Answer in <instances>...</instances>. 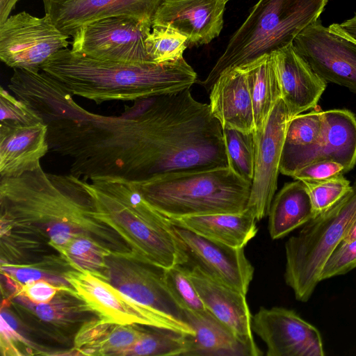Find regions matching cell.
<instances>
[{"mask_svg": "<svg viewBox=\"0 0 356 356\" xmlns=\"http://www.w3.org/2000/svg\"><path fill=\"white\" fill-rule=\"evenodd\" d=\"M130 180L228 167L220 122L190 89L138 99Z\"/></svg>", "mask_w": 356, "mask_h": 356, "instance_id": "obj_1", "label": "cell"}, {"mask_svg": "<svg viewBox=\"0 0 356 356\" xmlns=\"http://www.w3.org/2000/svg\"><path fill=\"white\" fill-rule=\"evenodd\" d=\"M1 226L47 242L54 250L85 236L114 253L131 252L122 237L97 218L83 179L47 173L41 166L0 177Z\"/></svg>", "mask_w": 356, "mask_h": 356, "instance_id": "obj_2", "label": "cell"}, {"mask_svg": "<svg viewBox=\"0 0 356 356\" xmlns=\"http://www.w3.org/2000/svg\"><path fill=\"white\" fill-rule=\"evenodd\" d=\"M40 70L73 95L95 102L136 101L190 89L197 74L184 58L165 62L127 63L86 57L63 49Z\"/></svg>", "mask_w": 356, "mask_h": 356, "instance_id": "obj_3", "label": "cell"}, {"mask_svg": "<svg viewBox=\"0 0 356 356\" xmlns=\"http://www.w3.org/2000/svg\"><path fill=\"white\" fill-rule=\"evenodd\" d=\"M83 179L97 218L115 229L136 257L162 269L190 261L170 219L153 207L134 181L118 177Z\"/></svg>", "mask_w": 356, "mask_h": 356, "instance_id": "obj_4", "label": "cell"}, {"mask_svg": "<svg viewBox=\"0 0 356 356\" xmlns=\"http://www.w3.org/2000/svg\"><path fill=\"white\" fill-rule=\"evenodd\" d=\"M134 182L143 197L170 219L241 212L247 208L252 187L251 182L229 166L169 173Z\"/></svg>", "mask_w": 356, "mask_h": 356, "instance_id": "obj_5", "label": "cell"}, {"mask_svg": "<svg viewBox=\"0 0 356 356\" xmlns=\"http://www.w3.org/2000/svg\"><path fill=\"white\" fill-rule=\"evenodd\" d=\"M328 1L259 0L202 85L210 91L223 72L292 44L301 31L319 19Z\"/></svg>", "mask_w": 356, "mask_h": 356, "instance_id": "obj_6", "label": "cell"}, {"mask_svg": "<svg viewBox=\"0 0 356 356\" xmlns=\"http://www.w3.org/2000/svg\"><path fill=\"white\" fill-rule=\"evenodd\" d=\"M356 219V179L337 204L306 223L285 243L284 280L295 298L307 302L320 281L321 270Z\"/></svg>", "mask_w": 356, "mask_h": 356, "instance_id": "obj_7", "label": "cell"}, {"mask_svg": "<svg viewBox=\"0 0 356 356\" xmlns=\"http://www.w3.org/2000/svg\"><path fill=\"white\" fill-rule=\"evenodd\" d=\"M106 265L104 280L132 299L175 322L186 334L194 335L184 310L167 285L163 269L143 261L132 252H112L106 257Z\"/></svg>", "mask_w": 356, "mask_h": 356, "instance_id": "obj_8", "label": "cell"}, {"mask_svg": "<svg viewBox=\"0 0 356 356\" xmlns=\"http://www.w3.org/2000/svg\"><path fill=\"white\" fill-rule=\"evenodd\" d=\"M70 36L51 18L22 11L0 24V59L13 69L40 71L50 57L69 45Z\"/></svg>", "mask_w": 356, "mask_h": 356, "instance_id": "obj_9", "label": "cell"}, {"mask_svg": "<svg viewBox=\"0 0 356 356\" xmlns=\"http://www.w3.org/2000/svg\"><path fill=\"white\" fill-rule=\"evenodd\" d=\"M152 26V22L126 16L97 20L75 33L71 50L97 60L127 63L152 62L145 49V39Z\"/></svg>", "mask_w": 356, "mask_h": 356, "instance_id": "obj_10", "label": "cell"}, {"mask_svg": "<svg viewBox=\"0 0 356 356\" xmlns=\"http://www.w3.org/2000/svg\"><path fill=\"white\" fill-rule=\"evenodd\" d=\"M67 279L79 296L102 320L120 325L163 327L186 334L170 319L88 270L73 269L67 273Z\"/></svg>", "mask_w": 356, "mask_h": 356, "instance_id": "obj_11", "label": "cell"}, {"mask_svg": "<svg viewBox=\"0 0 356 356\" xmlns=\"http://www.w3.org/2000/svg\"><path fill=\"white\" fill-rule=\"evenodd\" d=\"M293 44L327 83L356 94V42L325 27L318 19L301 31Z\"/></svg>", "mask_w": 356, "mask_h": 356, "instance_id": "obj_12", "label": "cell"}, {"mask_svg": "<svg viewBox=\"0 0 356 356\" xmlns=\"http://www.w3.org/2000/svg\"><path fill=\"white\" fill-rule=\"evenodd\" d=\"M289 120L284 102L280 98L268 120L255 134V165L247 209L257 221L268 215L277 186L280 164L286 126Z\"/></svg>", "mask_w": 356, "mask_h": 356, "instance_id": "obj_13", "label": "cell"}, {"mask_svg": "<svg viewBox=\"0 0 356 356\" xmlns=\"http://www.w3.org/2000/svg\"><path fill=\"white\" fill-rule=\"evenodd\" d=\"M252 330L266 343L267 356H324L319 330L295 311L261 307L252 317Z\"/></svg>", "mask_w": 356, "mask_h": 356, "instance_id": "obj_14", "label": "cell"}, {"mask_svg": "<svg viewBox=\"0 0 356 356\" xmlns=\"http://www.w3.org/2000/svg\"><path fill=\"white\" fill-rule=\"evenodd\" d=\"M162 0H42L45 14L63 33L73 36L83 26L126 16L152 23Z\"/></svg>", "mask_w": 356, "mask_h": 356, "instance_id": "obj_15", "label": "cell"}, {"mask_svg": "<svg viewBox=\"0 0 356 356\" xmlns=\"http://www.w3.org/2000/svg\"><path fill=\"white\" fill-rule=\"evenodd\" d=\"M175 229L185 246L189 263L246 296L254 270L244 248L227 246L175 225Z\"/></svg>", "mask_w": 356, "mask_h": 356, "instance_id": "obj_16", "label": "cell"}, {"mask_svg": "<svg viewBox=\"0 0 356 356\" xmlns=\"http://www.w3.org/2000/svg\"><path fill=\"white\" fill-rule=\"evenodd\" d=\"M225 0H162L152 26L170 27L187 38V46L209 44L223 26Z\"/></svg>", "mask_w": 356, "mask_h": 356, "instance_id": "obj_17", "label": "cell"}, {"mask_svg": "<svg viewBox=\"0 0 356 356\" xmlns=\"http://www.w3.org/2000/svg\"><path fill=\"white\" fill-rule=\"evenodd\" d=\"M188 266L189 276L207 310L247 344L256 356L261 355L254 340L252 316L246 296L212 277L198 266L191 264Z\"/></svg>", "mask_w": 356, "mask_h": 356, "instance_id": "obj_18", "label": "cell"}, {"mask_svg": "<svg viewBox=\"0 0 356 356\" xmlns=\"http://www.w3.org/2000/svg\"><path fill=\"white\" fill-rule=\"evenodd\" d=\"M271 57L289 120L315 108L327 82L296 51L293 43L272 53Z\"/></svg>", "mask_w": 356, "mask_h": 356, "instance_id": "obj_19", "label": "cell"}, {"mask_svg": "<svg viewBox=\"0 0 356 356\" xmlns=\"http://www.w3.org/2000/svg\"><path fill=\"white\" fill-rule=\"evenodd\" d=\"M49 146L44 122H0V177H13L40 165Z\"/></svg>", "mask_w": 356, "mask_h": 356, "instance_id": "obj_20", "label": "cell"}, {"mask_svg": "<svg viewBox=\"0 0 356 356\" xmlns=\"http://www.w3.org/2000/svg\"><path fill=\"white\" fill-rule=\"evenodd\" d=\"M210 109L222 129L254 131L252 103L241 66L223 72L210 90Z\"/></svg>", "mask_w": 356, "mask_h": 356, "instance_id": "obj_21", "label": "cell"}, {"mask_svg": "<svg viewBox=\"0 0 356 356\" xmlns=\"http://www.w3.org/2000/svg\"><path fill=\"white\" fill-rule=\"evenodd\" d=\"M170 220L175 226L232 248H244L258 231L257 220L247 208L237 213L193 216Z\"/></svg>", "mask_w": 356, "mask_h": 356, "instance_id": "obj_22", "label": "cell"}, {"mask_svg": "<svg viewBox=\"0 0 356 356\" xmlns=\"http://www.w3.org/2000/svg\"><path fill=\"white\" fill-rule=\"evenodd\" d=\"M186 321L194 330L188 335L189 347L184 356H256L225 324L208 310H184Z\"/></svg>", "mask_w": 356, "mask_h": 356, "instance_id": "obj_23", "label": "cell"}, {"mask_svg": "<svg viewBox=\"0 0 356 356\" xmlns=\"http://www.w3.org/2000/svg\"><path fill=\"white\" fill-rule=\"evenodd\" d=\"M144 327L92 318L79 327L74 338L72 350L79 355L122 356L143 337Z\"/></svg>", "mask_w": 356, "mask_h": 356, "instance_id": "obj_24", "label": "cell"}, {"mask_svg": "<svg viewBox=\"0 0 356 356\" xmlns=\"http://www.w3.org/2000/svg\"><path fill=\"white\" fill-rule=\"evenodd\" d=\"M323 135V111H312L291 118L286 126L280 172L291 177L313 162Z\"/></svg>", "mask_w": 356, "mask_h": 356, "instance_id": "obj_25", "label": "cell"}, {"mask_svg": "<svg viewBox=\"0 0 356 356\" xmlns=\"http://www.w3.org/2000/svg\"><path fill=\"white\" fill-rule=\"evenodd\" d=\"M268 216V232L273 240L286 236L315 218L305 184L296 179L285 184L274 196Z\"/></svg>", "mask_w": 356, "mask_h": 356, "instance_id": "obj_26", "label": "cell"}, {"mask_svg": "<svg viewBox=\"0 0 356 356\" xmlns=\"http://www.w3.org/2000/svg\"><path fill=\"white\" fill-rule=\"evenodd\" d=\"M323 113L324 135L314 161H334L347 172L356 163V117L347 109H330Z\"/></svg>", "mask_w": 356, "mask_h": 356, "instance_id": "obj_27", "label": "cell"}, {"mask_svg": "<svg viewBox=\"0 0 356 356\" xmlns=\"http://www.w3.org/2000/svg\"><path fill=\"white\" fill-rule=\"evenodd\" d=\"M241 67L245 72L252 103L254 131H260L281 98L271 54L263 56Z\"/></svg>", "mask_w": 356, "mask_h": 356, "instance_id": "obj_28", "label": "cell"}, {"mask_svg": "<svg viewBox=\"0 0 356 356\" xmlns=\"http://www.w3.org/2000/svg\"><path fill=\"white\" fill-rule=\"evenodd\" d=\"M12 298L40 321L59 327L83 323L91 319L86 317L94 313L74 289L59 291L47 303L35 304L21 296Z\"/></svg>", "mask_w": 356, "mask_h": 356, "instance_id": "obj_29", "label": "cell"}, {"mask_svg": "<svg viewBox=\"0 0 356 356\" xmlns=\"http://www.w3.org/2000/svg\"><path fill=\"white\" fill-rule=\"evenodd\" d=\"M73 269L58 253L47 254L30 262L1 263V276L6 284H23L44 280L58 286L73 288L67 279V273Z\"/></svg>", "mask_w": 356, "mask_h": 356, "instance_id": "obj_30", "label": "cell"}, {"mask_svg": "<svg viewBox=\"0 0 356 356\" xmlns=\"http://www.w3.org/2000/svg\"><path fill=\"white\" fill-rule=\"evenodd\" d=\"M188 335L167 328L147 326L143 337L122 356H184L189 347Z\"/></svg>", "mask_w": 356, "mask_h": 356, "instance_id": "obj_31", "label": "cell"}, {"mask_svg": "<svg viewBox=\"0 0 356 356\" xmlns=\"http://www.w3.org/2000/svg\"><path fill=\"white\" fill-rule=\"evenodd\" d=\"M54 250L73 268L88 270L101 278L105 277L106 257L112 252L93 240L85 236L76 237Z\"/></svg>", "mask_w": 356, "mask_h": 356, "instance_id": "obj_32", "label": "cell"}, {"mask_svg": "<svg viewBox=\"0 0 356 356\" xmlns=\"http://www.w3.org/2000/svg\"><path fill=\"white\" fill-rule=\"evenodd\" d=\"M50 249L53 248L45 241L1 226V263L30 262L52 253Z\"/></svg>", "mask_w": 356, "mask_h": 356, "instance_id": "obj_33", "label": "cell"}, {"mask_svg": "<svg viewBox=\"0 0 356 356\" xmlns=\"http://www.w3.org/2000/svg\"><path fill=\"white\" fill-rule=\"evenodd\" d=\"M229 167L239 177L252 182L255 165V134L222 129Z\"/></svg>", "mask_w": 356, "mask_h": 356, "instance_id": "obj_34", "label": "cell"}, {"mask_svg": "<svg viewBox=\"0 0 356 356\" xmlns=\"http://www.w3.org/2000/svg\"><path fill=\"white\" fill-rule=\"evenodd\" d=\"M145 39V49L152 62L161 63L183 58L188 47L187 38L167 26H152Z\"/></svg>", "mask_w": 356, "mask_h": 356, "instance_id": "obj_35", "label": "cell"}, {"mask_svg": "<svg viewBox=\"0 0 356 356\" xmlns=\"http://www.w3.org/2000/svg\"><path fill=\"white\" fill-rule=\"evenodd\" d=\"M304 183L310 197L315 217L334 207L352 189L350 181L343 174L322 181Z\"/></svg>", "mask_w": 356, "mask_h": 356, "instance_id": "obj_36", "label": "cell"}, {"mask_svg": "<svg viewBox=\"0 0 356 356\" xmlns=\"http://www.w3.org/2000/svg\"><path fill=\"white\" fill-rule=\"evenodd\" d=\"M167 285L184 310L201 312L207 310L188 271L186 265L163 269Z\"/></svg>", "mask_w": 356, "mask_h": 356, "instance_id": "obj_37", "label": "cell"}, {"mask_svg": "<svg viewBox=\"0 0 356 356\" xmlns=\"http://www.w3.org/2000/svg\"><path fill=\"white\" fill-rule=\"evenodd\" d=\"M356 268V238L342 241L327 259L320 275V281L344 275Z\"/></svg>", "mask_w": 356, "mask_h": 356, "instance_id": "obj_38", "label": "cell"}, {"mask_svg": "<svg viewBox=\"0 0 356 356\" xmlns=\"http://www.w3.org/2000/svg\"><path fill=\"white\" fill-rule=\"evenodd\" d=\"M0 121L22 123L44 122L29 106L2 87L0 88Z\"/></svg>", "mask_w": 356, "mask_h": 356, "instance_id": "obj_39", "label": "cell"}, {"mask_svg": "<svg viewBox=\"0 0 356 356\" xmlns=\"http://www.w3.org/2000/svg\"><path fill=\"white\" fill-rule=\"evenodd\" d=\"M10 291V297L21 296L33 303H47L60 291L73 289L66 286H58L44 280L31 281L23 284H6Z\"/></svg>", "mask_w": 356, "mask_h": 356, "instance_id": "obj_40", "label": "cell"}, {"mask_svg": "<svg viewBox=\"0 0 356 356\" xmlns=\"http://www.w3.org/2000/svg\"><path fill=\"white\" fill-rule=\"evenodd\" d=\"M344 173L345 168L341 163L332 160H318L304 165L291 177L303 182H314Z\"/></svg>", "mask_w": 356, "mask_h": 356, "instance_id": "obj_41", "label": "cell"}, {"mask_svg": "<svg viewBox=\"0 0 356 356\" xmlns=\"http://www.w3.org/2000/svg\"><path fill=\"white\" fill-rule=\"evenodd\" d=\"M328 28L356 42V13L342 23L332 24Z\"/></svg>", "mask_w": 356, "mask_h": 356, "instance_id": "obj_42", "label": "cell"}, {"mask_svg": "<svg viewBox=\"0 0 356 356\" xmlns=\"http://www.w3.org/2000/svg\"><path fill=\"white\" fill-rule=\"evenodd\" d=\"M19 0H0V24L3 23L10 15Z\"/></svg>", "mask_w": 356, "mask_h": 356, "instance_id": "obj_43", "label": "cell"}, {"mask_svg": "<svg viewBox=\"0 0 356 356\" xmlns=\"http://www.w3.org/2000/svg\"><path fill=\"white\" fill-rule=\"evenodd\" d=\"M355 238H356V219L352 224L347 234L346 235L344 239L342 241H345V242L350 241Z\"/></svg>", "mask_w": 356, "mask_h": 356, "instance_id": "obj_44", "label": "cell"}, {"mask_svg": "<svg viewBox=\"0 0 356 356\" xmlns=\"http://www.w3.org/2000/svg\"><path fill=\"white\" fill-rule=\"evenodd\" d=\"M225 2L227 3V2H228V1H231V0H225Z\"/></svg>", "mask_w": 356, "mask_h": 356, "instance_id": "obj_45", "label": "cell"}]
</instances>
